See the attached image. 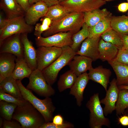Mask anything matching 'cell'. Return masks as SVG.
Instances as JSON below:
<instances>
[{"instance_id":"cell-1","label":"cell","mask_w":128,"mask_h":128,"mask_svg":"<svg viewBox=\"0 0 128 128\" xmlns=\"http://www.w3.org/2000/svg\"><path fill=\"white\" fill-rule=\"evenodd\" d=\"M84 15L83 13L70 12L60 19L52 21L49 28L42 33L43 37L60 32H70L76 33L84 23Z\"/></svg>"},{"instance_id":"cell-2","label":"cell","mask_w":128,"mask_h":128,"mask_svg":"<svg viewBox=\"0 0 128 128\" xmlns=\"http://www.w3.org/2000/svg\"><path fill=\"white\" fill-rule=\"evenodd\" d=\"M12 119L19 122L22 128H40L46 122L41 113L26 100L23 104L17 107Z\"/></svg>"},{"instance_id":"cell-3","label":"cell","mask_w":128,"mask_h":128,"mask_svg":"<svg viewBox=\"0 0 128 128\" xmlns=\"http://www.w3.org/2000/svg\"><path fill=\"white\" fill-rule=\"evenodd\" d=\"M16 81L23 99L29 102L41 113L46 122L52 121L56 108L51 99L49 97H47L43 99H39L30 90L25 87L21 80Z\"/></svg>"},{"instance_id":"cell-4","label":"cell","mask_w":128,"mask_h":128,"mask_svg":"<svg viewBox=\"0 0 128 128\" xmlns=\"http://www.w3.org/2000/svg\"><path fill=\"white\" fill-rule=\"evenodd\" d=\"M62 52L59 56L52 63L42 71L47 82L51 86L55 82L59 71L68 65L76 52L70 46L61 48Z\"/></svg>"},{"instance_id":"cell-5","label":"cell","mask_w":128,"mask_h":128,"mask_svg":"<svg viewBox=\"0 0 128 128\" xmlns=\"http://www.w3.org/2000/svg\"><path fill=\"white\" fill-rule=\"evenodd\" d=\"M86 106L90 111L89 124L91 128H101L103 126L110 127V121L105 116L98 93L94 94L90 97Z\"/></svg>"},{"instance_id":"cell-6","label":"cell","mask_w":128,"mask_h":128,"mask_svg":"<svg viewBox=\"0 0 128 128\" xmlns=\"http://www.w3.org/2000/svg\"><path fill=\"white\" fill-rule=\"evenodd\" d=\"M24 16L7 18L5 25L0 29V44L6 38L12 35L18 34H28L32 31L33 27L26 23Z\"/></svg>"},{"instance_id":"cell-7","label":"cell","mask_w":128,"mask_h":128,"mask_svg":"<svg viewBox=\"0 0 128 128\" xmlns=\"http://www.w3.org/2000/svg\"><path fill=\"white\" fill-rule=\"evenodd\" d=\"M28 78L29 82L26 87L27 89L45 97L55 94V90L48 83L42 71L37 69L33 71Z\"/></svg>"},{"instance_id":"cell-8","label":"cell","mask_w":128,"mask_h":128,"mask_svg":"<svg viewBox=\"0 0 128 128\" xmlns=\"http://www.w3.org/2000/svg\"><path fill=\"white\" fill-rule=\"evenodd\" d=\"M74 34L72 32H60L46 37L41 36L35 39L36 44L39 47L55 46L62 48L71 46L73 43L72 37Z\"/></svg>"},{"instance_id":"cell-9","label":"cell","mask_w":128,"mask_h":128,"mask_svg":"<svg viewBox=\"0 0 128 128\" xmlns=\"http://www.w3.org/2000/svg\"><path fill=\"white\" fill-rule=\"evenodd\" d=\"M104 0H67L59 4L70 13H83L99 9L105 5Z\"/></svg>"},{"instance_id":"cell-10","label":"cell","mask_w":128,"mask_h":128,"mask_svg":"<svg viewBox=\"0 0 128 128\" xmlns=\"http://www.w3.org/2000/svg\"><path fill=\"white\" fill-rule=\"evenodd\" d=\"M37 69L42 71L52 63L60 55L61 48L40 46L37 49Z\"/></svg>"},{"instance_id":"cell-11","label":"cell","mask_w":128,"mask_h":128,"mask_svg":"<svg viewBox=\"0 0 128 128\" xmlns=\"http://www.w3.org/2000/svg\"><path fill=\"white\" fill-rule=\"evenodd\" d=\"M110 84L108 90L106 91V93L105 97L100 100L101 103L105 105L103 110L105 116L111 114L115 110V105L120 90L115 78L112 80Z\"/></svg>"},{"instance_id":"cell-12","label":"cell","mask_w":128,"mask_h":128,"mask_svg":"<svg viewBox=\"0 0 128 128\" xmlns=\"http://www.w3.org/2000/svg\"><path fill=\"white\" fill-rule=\"evenodd\" d=\"M20 35L15 34L5 39V41L0 44V53L11 54L17 58L24 57L23 46Z\"/></svg>"},{"instance_id":"cell-13","label":"cell","mask_w":128,"mask_h":128,"mask_svg":"<svg viewBox=\"0 0 128 128\" xmlns=\"http://www.w3.org/2000/svg\"><path fill=\"white\" fill-rule=\"evenodd\" d=\"M101 37H88L82 43L76 55L86 56L95 61L99 59L98 44Z\"/></svg>"},{"instance_id":"cell-14","label":"cell","mask_w":128,"mask_h":128,"mask_svg":"<svg viewBox=\"0 0 128 128\" xmlns=\"http://www.w3.org/2000/svg\"><path fill=\"white\" fill-rule=\"evenodd\" d=\"M48 8L42 0L31 5L25 13L24 18L26 23L31 25L35 24L40 18L46 16Z\"/></svg>"},{"instance_id":"cell-15","label":"cell","mask_w":128,"mask_h":128,"mask_svg":"<svg viewBox=\"0 0 128 128\" xmlns=\"http://www.w3.org/2000/svg\"><path fill=\"white\" fill-rule=\"evenodd\" d=\"M93 61L90 58L85 56L76 55L69 63L70 70L77 77L87 72L92 68Z\"/></svg>"},{"instance_id":"cell-16","label":"cell","mask_w":128,"mask_h":128,"mask_svg":"<svg viewBox=\"0 0 128 128\" xmlns=\"http://www.w3.org/2000/svg\"><path fill=\"white\" fill-rule=\"evenodd\" d=\"M27 34H23L21 35L23 48V56L29 67L33 71L37 68V50L29 40Z\"/></svg>"},{"instance_id":"cell-17","label":"cell","mask_w":128,"mask_h":128,"mask_svg":"<svg viewBox=\"0 0 128 128\" xmlns=\"http://www.w3.org/2000/svg\"><path fill=\"white\" fill-rule=\"evenodd\" d=\"M16 58L14 55L11 54L0 53V82L11 76L15 66Z\"/></svg>"},{"instance_id":"cell-18","label":"cell","mask_w":128,"mask_h":128,"mask_svg":"<svg viewBox=\"0 0 128 128\" xmlns=\"http://www.w3.org/2000/svg\"><path fill=\"white\" fill-rule=\"evenodd\" d=\"M90 80L88 73H84L77 77L76 80L70 88L69 94L76 99L77 105L80 106L83 100L85 89Z\"/></svg>"},{"instance_id":"cell-19","label":"cell","mask_w":128,"mask_h":128,"mask_svg":"<svg viewBox=\"0 0 128 128\" xmlns=\"http://www.w3.org/2000/svg\"><path fill=\"white\" fill-rule=\"evenodd\" d=\"M89 71L88 74L90 80L101 84L106 91L111 75L110 69L100 66L95 68L92 67Z\"/></svg>"},{"instance_id":"cell-20","label":"cell","mask_w":128,"mask_h":128,"mask_svg":"<svg viewBox=\"0 0 128 128\" xmlns=\"http://www.w3.org/2000/svg\"><path fill=\"white\" fill-rule=\"evenodd\" d=\"M99 59L103 61L108 62L115 59L119 49L112 44L106 42L102 39L99 43Z\"/></svg>"},{"instance_id":"cell-21","label":"cell","mask_w":128,"mask_h":128,"mask_svg":"<svg viewBox=\"0 0 128 128\" xmlns=\"http://www.w3.org/2000/svg\"><path fill=\"white\" fill-rule=\"evenodd\" d=\"M108 62L116 74L118 86L128 85V65L120 63L114 59Z\"/></svg>"},{"instance_id":"cell-22","label":"cell","mask_w":128,"mask_h":128,"mask_svg":"<svg viewBox=\"0 0 128 128\" xmlns=\"http://www.w3.org/2000/svg\"><path fill=\"white\" fill-rule=\"evenodd\" d=\"M0 7L6 13L8 19L24 15L25 12L16 0H0Z\"/></svg>"},{"instance_id":"cell-23","label":"cell","mask_w":128,"mask_h":128,"mask_svg":"<svg viewBox=\"0 0 128 128\" xmlns=\"http://www.w3.org/2000/svg\"><path fill=\"white\" fill-rule=\"evenodd\" d=\"M15 62V66L11 76L16 80L21 81L25 78H28L33 71L24 57H16Z\"/></svg>"},{"instance_id":"cell-24","label":"cell","mask_w":128,"mask_h":128,"mask_svg":"<svg viewBox=\"0 0 128 128\" xmlns=\"http://www.w3.org/2000/svg\"><path fill=\"white\" fill-rule=\"evenodd\" d=\"M110 13L107 9H96L84 13V23L89 27H92L108 16Z\"/></svg>"},{"instance_id":"cell-25","label":"cell","mask_w":128,"mask_h":128,"mask_svg":"<svg viewBox=\"0 0 128 128\" xmlns=\"http://www.w3.org/2000/svg\"><path fill=\"white\" fill-rule=\"evenodd\" d=\"M0 89L16 98L24 100L16 80L11 76L7 77L0 82Z\"/></svg>"},{"instance_id":"cell-26","label":"cell","mask_w":128,"mask_h":128,"mask_svg":"<svg viewBox=\"0 0 128 128\" xmlns=\"http://www.w3.org/2000/svg\"><path fill=\"white\" fill-rule=\"evenodd\" d=\"M112 14L108 16L94 26L89 27L90 35L88 37H100L108 30L111 29L110 21Z\"/></svg>"},{"instance_id":"cell-27","label":"cell","mask_w":128,"mask_h":128,"mask_svg":"<svg viewBox=\"0 0 128 128\" xmlns=\"http://www.w3.org/2000/svg\"><path fill=\"white\" fill-rule=\"evenodd\" d=\"M112 29L120 35H128V16L125 15L112 16L110 21Z\"/></svg>"},{"instance_id":"cell-28","label":"cell","mask_w":128,"mask_h":128,"mask_svg":"<svg viewBox=\"0 0 128 128\" xmlns=\"http://www.w3.org/2000/svg\"><path fill=\"white\" fill-rule=\"evenodd\" d=\"M77 76L70 70L61 75L57 82L58 90L60 92L70 88L75 82Z\"/></svg>"},{"instance_id":"cell-29","label":"cell","mask_w":128,"mask_h":128,"mask_svg":"<svg viewBox=\"0 0 128 128\" xmlns=\"http://www.w3.org/2000/svg\"><path fill=\"white\" fill-rule=\"evenodd\" d=\"M89 28V27L84 23L81 29L73 35L72 37L73 43L70 47L75 52L79 50L81 44L89 37L90 35Z\"/></svg>"},{"instance_id":"cell-30","label":"cell","mask_w":128,"mask_h":128,"mask_svg":"<svg viewBox=\"0 0 128 128\" xmlns=\"http://www.w3.org/2000/svg\"><path fill=\"white\" fill-rule=\"evenodd\" d=\"M70 12L59 4L51 6L48 8L47 13L45 16L52 21L60 19Z\"/></svg>"},{"instance_id":"cell-31","label":"cell","mask_w":128,"mask_h":128,"mask_svg":"<svg viewBox=\"0 0 128 128\" xmlns=\"http://www.w3.org/2000/svg\"><path fill=\"white\" fill-rule=\"evenodd\" d=\"M104 41L110 43L116 46L119 50L122 49L123 42L120 35L112 29L105 32L101 36Z\"/></svg>"},{"instance_id":"cell-32","label":"cell","mask_w":128,"mask_h":128,"mask_svg":"<svg viewBox=\"0 0 128 128\" xmlns=\"http://www.w3.org/2000/svg\"><path fill=\"white\" fill-rule=\"evenodd\" d=\"M128 108V90L120 89L118 97L115 105L116 114L120 115L123 114Z\"/></svg>"},{"instance_id":"cell-33","label":"cell","mask_w":128,"mask_h":128,"mask_svg":"<svg viewBox=\"0 0 128 128\" xmlns=\"http://www.w3.org/2000/svg\"><path fill=\"white\" fill-rule=\"evenodd\" d=\"M18 105L15 104L0 101V114L3 119L7 120L12 119L15 110Z\"/></svg>"},{"instance_id":"cell-34","label":"cell","mask_w":128,"mask_h":128,"mask_svg":"<svg viewBox=\"0 0 128 128\" xmlns=\"http://www.w3.org/2000/svg\"><path fill=\"white\" fill-rule=\"evenodd\" d=\"M52 21L49 18L44 17L41 23L36 24L34 34L37 37L41 36L43 33L49 28Z\"/></svg>"},{"instance_id":"cell-35","label":"cell","mask_w":128,"mask_h":128,"mask_svg":"<svg viewBox=\"0 0 128 128\" xmlns=\"http://www.w3.org/2000/svg\"><path fill=\"white\" fill-rule=\"evenodd\" d=\"M1 101L15 104L18 106L23 104L26 100H19L0 89V101Z\"/></svg>"},{"instance_id":"cell-36","label":"cell","mask_w":128,"mask_h":128,"mask_svg":"<svg viewBox=\"0 0 128 128\" xmlns=\"http://www.w3.org/2000/svg\"><path fill=\"white\" fill-rule=\"evenodd\" d=\"M74 126L72 123L64 122L62 125H57L51 122H45L40 127V128H72Z\"/></svg>"},{"instance_id":"cell-37","label":"cell","mask_w":128,"mask_h":128,"mask_svg":"<svg viewBox=\"0 0 128 128\" xmlns=\"http://www.w3.org/2000/svg\"><path fill=\"white\" fill-rule=\"evenodd\" d=\"M114 60L120 63L128 65V50H119Z\"/></svg>"},{"instance_id":"cell-38","label":"cell","mask_w":128,"mask_h":128,"mask_svg":"<svg viewBox=\"0 0 128 128\" xmlns=\"http://www.w3.org/2000/svg\"><path fill=\"white\" fill-rule=\"evenodd\" d=\"M7 120L4 119L2 128H22L19 122L16 120Z\"/></svg>"},{"instance_id":"cell-39","label":"cell","mask_w":128,"mask_h":128,"mask_svg":"<svg viewBox=\"0 0 128 128\" xmlns=\"http://www.w3.org/2000/svg\"><path fill=\"white\" fill-rule=\"evenodd\" d=\"M16 1L25 13L27 11L31 6L29 0H16Z\"/></svg>"},{"instance_id":"cell-40","label":"cell","mask_w":128,"mask_h":128,"mask_svg":"<svg viewBox=\"0 0 128 128\" xmlns=\"http://www.w3.org/2000/svg\"><path fill=\"white\" fill-rule=\"evenodd\" d=\"M52 121L53 123L57 125H62L64 122L62 116L59 114L56 115L54 116Z\"/></svg>"},{"instance_id":"cell-41","label":"cell","mask_w":128,"mask_h":128,"mask_svg":"<svg viewBox=\"0 0 128 128\" xmlns=\"http://www.w3.org/2000/svg\"><path fill=\"white\" fill-rule=\"evenodd\" d=\"M119 123L123 126H128V115L125 114L119 118Z\"/></svg>"},{"instance_id":"cell-42","label":"cell","mask_w":128,"mask_h":128,"mask_svg":"<svg viewBox=\"0 0 128 128\" xmlns=\"http://www.w3.org/2000/svg\"><path fill=\"white\" fill-rule=\"evenodd\" d=\"M118 9L120 12H126L128 10V2H123L119 4L118 6Z\"/></svg>"},{"instance_id":"cell-43","label":"cell","mask_w":128,"mask_h":128,"mask_svg":"<svg viewBox=\"0 0 128 128\" xmlns=\"http://www.w3.org/2000/svg\"><path fill=\"white\" fill-rule=\"evenodd\" d=\"M123 42L122 50H128V35H120Z\"/></svg>"},{"instance_id":"cell-44","label":"cell","mask_w":128,"mask_h":128,"mask_svg":"<svg viewBox=\"0 0 128 128\" xmlns=\"http://www.w3.org/2000/svg\"><path fill=\"white\" fill-rule=\"evenodd\" d=\"M48 7L53 5L59 4L58 0H42Z\"/></svg>"},{"instance_id":"cell-45","label":"cell","mask_w":128,"mask_h":128,"mask_svg":"<svg viewBox=\"0 0 128 128\" xmlns=\"http://www.w3.org/2000/svg\"><path fill=\"white\" fill-rule=\"evenodd\" d=\"M8 19L4 18L1 13L0 14V29L3 28L6 24Z\"/></svg>"},{"instance_id":"cell-46","label":"cell","mask_w":128,"mask_h":128,"mask_svg":"<svg viewBox=\"0 0 128 128\" xmlns=\"http://www.w3.org/2000/svg\"><path fill=\"white\" fill-rule=\"evenodd\" d=\"M42 0H29V4L31 5L33 4Z\"/></svg>"},{"instance_id":"cell-47","label":"cell","mask_w":128,"mask_h":128,"mask_svg":"<svg viewBox=\"0 0 128 128\" xmlns=\"http://www.w3.org/2000/svg\"><path fill=\"white\" fill-rule=\"evenodd\" d=\"M119 89H126L128 90V85H121L118 86Z\"/></svg>"},{"instance_id":"cell-48","label":"cell","mask_w":128,"mask_h":128,"mask_svg":"<svg viewBox=\"0 0 128 128\" xmlns=\"http://www.w3.org/2000/svg\"><path fill=\"white\" fill-rule=\"evenodd\" d=\"M3 118L1 117H0V128H2V125L3 122Z\"/></svg>"},{"instance_id":"cell-49","label":"cell","mask_w":128,"mask_h":128,"mask_svg":"<svg viewBox=\"0 0 128 128\" xmlns=\"http://www.w3.org/2000/svg\"><path fill=\"white\" fill-rule=\"evenodd\" d=\"M124 113V114L128 115V108L125 110Z\"/></svg>"},{"instance_id":"cell-50","label":"cell","mask_w":128,"mask_h":128,"mask_svg":"<svg viewBox=\"0 0 128 128\" xmlns=\"http://www.w3.org/2000/svg\"><path fill=\"white\" fill-rule=\"evenodd\" d=\"M58 0V1L59 2V3L65 1L66 0Z\"/></svg>"},{"instance_id":"cell-51","label":"cell","mask_w":128,"mask_h":128,"mask_svg":"<svg viewBox=\"0 0 128 128\" xmlns=\"http://www.w3.org/2000/svg\"><path fill=\"white\" fill-rule=\"evenodd\" d=\"M104 0L105 1H110L112 0Z\"/></svg>"},{"instance_id":"cell-52","label":"cell","mask_w":128,"mask_h":128,"mask_svg":"<svg viewBox=\"0 0 128 128\" xmlns=\"http://www.w3.org/2000/svg\"><path fill=\"white\" fill-rule=\"evenodd\" d=\"M127 16H128V12L127 13Z\"/></svg>"},{"instance_id":"cell-53","label":"cell","mask_w":128,"mask_h":128,"mask_svg":"<svg viewBox=\"0 0 128 128\" xmlns=\"http://www.w3.org/2000/svg\"><path fill=\"white\" fill-rule=\"evenodd\" d=\"M127 0V2H128V0Z\"/></svg>"}]
</instances>
